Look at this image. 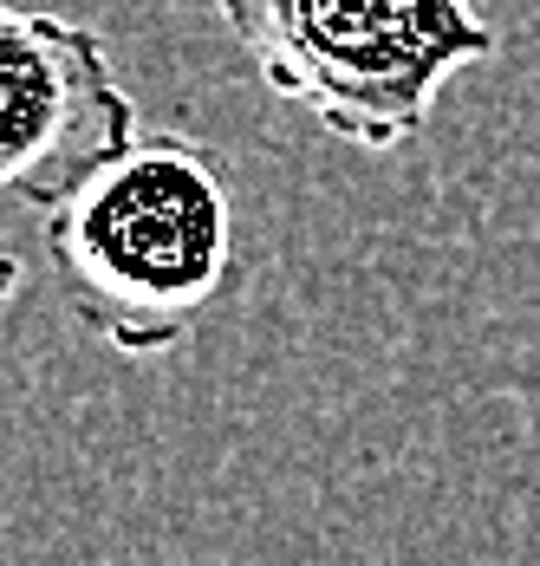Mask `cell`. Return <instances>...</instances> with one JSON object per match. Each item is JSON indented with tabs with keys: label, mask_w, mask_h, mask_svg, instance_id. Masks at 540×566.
Wrapping results in <instances>:
<instances>
[{
	"label": "cell",
	"mask_w": 540,
	"mask_h": 566,
	"mask_svg": "<svg viewBox=\"0 0 540 566\" xmlns=\"http://www.w3.org/2000/svg\"><path fill=\"white\" fill-rule=\"evenodd\" d=\"M46 254L72 319L117 358H163L241 274L235 189L216 150L183 130H137L124 157L46 209Z\"/></svg>",
	"instance_id": "1"
},
{
	"label": "cell",
	"mask_w": 540,
	"mask_h": 566,
	"mask_svg": "<svg viewBox=\"0 0 540 566\" xmlns=\"http://www.w3.org/2000/svg\"><path fill=\"white\" fill-rule=\"evenodd\" d=\"M137 144V105L105 40L65 13H0V182L20 209H59Z\"/></svg>",
	"instance_id": "3"
},
{
	"label": "cell",
	"mask_w": 540,
	"mask_h": 566,
	"mask_svg": "<svg viewBox=\"0 0 540 566\" xmlns=\"http://www.w3.org/2000/svg\"><path fill=\"white\" fill-rule=\"evenodd\" d=\"M216 13L287 105L365 157L411 144L449 78L501 53L469 0H216Z\"/></svg>",
	"instance_id": "2"
}]
</instances>
